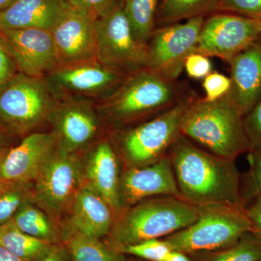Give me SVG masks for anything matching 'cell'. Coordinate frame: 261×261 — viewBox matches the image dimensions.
<instances>
[{
	"mask_svg": "<svg viewBox=\"0 0 261 261\" xmlns=\"http://www.w3.org/2000/svg\"><path fill=\"white\" fill-rule=\"evenodd\" d=\"M231 87L226 95L247 114L261 97V38L230 62Z\"/></svg>",
	"mask_w": 261,
	"mask_h": 261,
	"instance_id": "obj_19",
	"label": "cell"
},
{
	"mask_svg": "<svg viewBox=\"0 0 261 261\" xmlns=\"http://www.w3.org/2000/svg\"><path fill=\"white\" fill-rule=\"evenodd\" d=\"M58 147V136L54 130L25 136L18 145L8 151L2 167L1 181L34 183Z\"/></svg>",
	"mask_w": 261,
	"mask_h": 261,
	"instance_id": "obj_17",
	"label": "cell"
},
{
	"mask_svg": "<svg viewBox=\"0 0 261 261\" xmlns=\"http://www.w3.org/2000/svg\"><path fill=\"white\" fill-rule=\"evenodd\" d=\"M20 73L46 77L59 65L50 31L39 29L0 31Z\"/></svg>",
	"mask_w": 261,
	"mask_h": 261,
	"instance_id": "obj_14",
	"label": "cell"
},
{
	"mask_svg": "<svg viewBox=\"0 0 261 261\" xmlns=\"http://www.w3.org/2000/svg\"><path fill=\"white\" fill-rule=\"evenodd\" d=\"M32 202L34 183L0 181V225L8 224L19 211Z\"/></svg>",
	"mask_w": 261,
	"mask_h": 261,
	"instance_id": "obj_28",
	"label": "cell"
},
{
	"mask_svg": "<svg viewBox=\"0 0 261 261\" xmlns=\"http://www.w3.org/2000/svg\"><path fill=\"white\" fill-rule=\"evenodd\" d=\"M197 217V206L184 199L151 197L123 211L113 225V240L122 246L169 236L193 224Z\"/></svg>",
	"mask_w": 261,
	"mask_h": 261,
	"instance_id": "obj_4",
	"label": "cell"
},
{
	"mask_svg": "<svg viewBox=\"0 0 261 261\" xmlns=\"http://www.w3.org/2000/svg\"><path fill=\"white\" fill-rule=\"evenodd\" d=\"M244 124L251 149L261 147V97L251 111L244 116Z\"/></svg>",
	"mask_w": 261,
	"mask_h": 261,
	"instance_id": "obj_33",
	"label": "cell"
},
{
	"mask_svg": "<svg viewBox=\"0 0 261 261\" xmlns=\"http://www.w3.org/2000/svg\"><path fill=\"white\" fill-rule=\"evenodd\" d=\"M197 97L190 89L166 111L135 126L118 130L117 146L130 168L148 166L167 154L181 134L179 126L182 115Z\"/></svg>",
	"mask_w": 261,
	"mask_h": 261,
	"instance_id": "obj_6",
	"label": "cell"
},
{
	"mask_svg": "<svg viewBox=\"0 0 261 261\" xmlns=\"http://www.w3.org/2000/svg\"><path fill=\"white\" fill-rule=\"evenodd\" d=\"M248 153L250 167L240 178V192L247 205L261 196V147Z\"/></svg>",
	"mask_w": 261,
	"mask_h": 261,
	"instance_id": "obj_29",
	"label": "cell"
},
{
	"mask_svg": "<svg viewBox=\"0 0 261 261\" xmlns=\"http://www.w3.org/2000/svg\"><path fill=\"white\" fill-rule=\"evenodd\" d=\"M49 121L58 145L70 152H77L92 143L100 128L97 108L92 100L82 97L60 98Z\"/></svg>",
	"mask_w": 261,
	"mask_h": 261,
	"instance_id": "obj_13",
	"label": "cell"
},
{
	"mask_svg": "<svg viewBox=\"0 0 261 261\" xmlns=\"http://www.w3.org/2000/svg\"><path fill=\"white\" fill-rule=\"evenodd\" d=\"M164 261H192L187 256V254L184 252L172 250Z\"/></svg>",
	"mask_w": 261,
	"mask_h": 261,
	"instance_id": "obj_40",
	"label": "cell"
},
{
	"mask_svg": "<svg viewBox=\"0 0 261 261\" xmlns=\"http://www.w3.org/2000/svg\"><path fill=\"white\" fill-rule=\"evenodd\" d=\"M9 147H0V181H1V171L2 167H3V163H4L5 157H6L7 154H8V151H9Z\"/></svg>",
	"mask_w": 261,
	"mask_h": 261,
	"instance_id": "obj_42",
	"label": "cell"
},
{
	"mask_svg": "<svg viewBox=\"0 0 261 261\" xmlns=\"http://www.w3.org/2000/svg\"><path fill=\"white\" fill-rule=\"evenodd\" d=\"M184 70L194 80H202L212 72L210 58L199 53H193L187 57Z\"/></svg>",
	"mask_w": 261,
	"mask_h": 261,
	"instance_id": "obj_34",
	"label": "cell"
},
{
	"mask_svg": "<svg viewBox=\"0 0 261 261\" xmlns=\"http://www.w3.org/2000/svg\"><path fill=\"white\" fill-rule=\"evenodd\" d=\"M244 116L227 95L215 101L197 97L182 115L180 133L211 153L236 161L252 149Z\"/></svg>",
	"mask_w": 261,
	"mask_h": 261,
	"instance_id": "obj_2",
	"label": "cell"
},
{
	"mask_svg": "<svg viewBox=\"0 0 261 261\" xmlns=\"http://www.w3.org/2000/svg\"><path fill=\"white\" fill-rule=\"evenodd\" d=\"M69 257L66 247L55 245L50 253L42 261H68Z\"/></svg>",
	"mask_w": 261,
	"mask_h": 261,
	"instance_id": "obj_38",
	"label": "cell"
},
{
	"mask_svg": "<svg viewBox=\"0 0 261 261\" xmlns=\"http://www.w3.org/2000/svg\"><path fill=\"white\" fill-rule=\"evenodd\" d=\"M84 181L83 163L76 152L58 145L34 181V202L58 218L70 208Z\"/></svg>",
	"mask_w": 261,
	"mask_h": 261,
	"instance_id": "obj_8",
	"label": "cell"
},
{
	"mask_svg": "<svg viewBox=\"0 0 261 261\" xmlns=\"http://www.w3.org/2000/svg\"><path fill=\"white\" fill-rule=\"evenodd\" d=\"M10 224L20 231L39 240L51 244L58 241V233L56 226L46 214L45 211L32 202L24 206L15 215Z\"/></svg>",
	"mask_w": 261,
	"mask_h": 261,
	"instance_id": "obj_25",
	"label": "cell"
},
{
	"mask_svg": "<svg viewBox=\"0 0 261 261\" xmlns=\"http://www.w3.org/2000/svg\"><path fill=\"white\" fill-rule=\"evenodd\" d=\"M59 65L97 59L95 19L71 6L50 31Z\"/></svg>",
	"mask_w": 261,
	"mask_h": 261,
	"instance_id": "obj_15",
	"label": "cell"
},
{
	"mask_svg": "<svg viewBox=\"0 0 261 261\" xmlns=\"http://www.w3.org/2000/svg\"><path fill=\"white\" fill-rule=\"evenodd\" d=\"M65 241L72 261H126L124 254L106 246L99 239L73 233Z\"/></svg>",
	"mask_w": 261,
	"mask_h": 261,
	"instance_id": "obj_26",
	"label": "cell"
},
{
	"mask_svg": "<svg viewBox=\"0 0 261 261\" xmlns=\"http://www.w3.org/2000/svg\"><path fill=\"white\" fill-rule=\"evenodd\" d=\"M0 226H1V225H0Z\"/></svg>",
	"mask_w": 261,
	"mask_h": 261,
	"instance_id": "obj_45",
	"label": "cell"
},
{
	"mask_svg": "<svg viewBox=\"0 0 261 261\" xmlns=\"http://www.w3.org/2000/svg\"><path fill=\"white\" fill-rule=\"evenodd\" d=\"M113 211L106 200L84 182L70 208L65 238L73 233L100 239L113 227Z\"/></svg>",
	"mask_w": 261,
	"mask_h": 261,
	"instance_id": "obj_18",
	"label": "cell"
},
{
	"mask_svg": "<svg viewBox=\"0 0 261 261\" xmlns=\"http://www.w3.org/2000/svg\"><path fill=\"white\" fill-rule=\"evenodd\" d=\"M192 255L200 261H261V238L254 231H247L231 246Z\"/></svg>",
	"mask_w": 261,
	"mask_h": 261,
	"instance_id": "obj_27",
	"label": "cell"
},
{
	"mask_svg": "<svg viewBox=\"0 0 261 261\" xmlns=\"http://www.w3.org/2000/svg\"><path fill=\"white\" fill-rule=\"evenodd\" d=\"M97 60L125 75L143 69L147 65V47L137 40L121 1L95 20Z\"/></svg>",
	"mask_w": 261,
	"mask_h": 261,
	"instance_id": "obj_9",
	"label": "cell"
},
{
	"mask_svg": "<svg viewBox=\"0 0 261 261\" xmlns=\"http://www.w3.org/2000/svg\"><path fill=\"white\" fill-rule=\"evenodd\" d=\"M205 17L156 28L147 44V65L168 80H178L187 57L196 53Z\"/></svg>",
	"mask_w": 261,
	"mask_h": 261,
	"instance_id": "obj_10",
	"label": "cell"
},
{
	"mask_svg": "<svg viewBox=\"0 0 261 261\" xmlns=\"http://www.w3.org/2000/svg\"><path fill=\"white\" fill-rule=\"evenodd\" d=\"M167 154L184 200L196 206L221 203L246 207L234 160L211 153L181 134Z\"/></svg>",
	"mask_w": 261,
	"mask_h": 261,
	"instance_id": "obj_1",
	"label": "cell"
},
{
	"mask_svg": "<svg viewBox=\"0 0 261 261\" xmlns=\"http://www.w3.org/2000/svg\"><path fill=\"white\" fill-rule=\"evenodd\" d=\"M118 251L149 261H164L172 251L167 243L159 239L145 240L134 245L118 246Z\"/></svg>",
	"mask_w": 261,
	"mask_h": 261,
	"instance_id": "obj_30",
	"label": "cell"
},
{
	"mask_svg": "<svg viewBox=\"0 0 261 261\" xmlns=\"http://www.w3.org/2000/svg\"><path fill=\"white\" fill-rule=\"evenodd\" d=\"M261 20L232 13H219L205 19L196 53L232 61L252 43L260 39Z\"/></svg>",
	"mask_w": 261,
	"mask_h": 261,
	"instance_id": "obj_11",
	"label": "cell"
},
{
	"mask_svg": "<svg viewBox=\"0 0 261 261\" xmlns=\"http://www.w3.org/2000/svg\"><path fill=\"white\" fill-rule=\"evenodd\" d=\"M16 0H0V12L13 4Z\"/></svg>",
	"mask_w": 261,
	"mask_h": 261,
	"instance_id": "obj_43",
	"label": "cell"
},
{
	"mask_svg": "<svg viewBox=\"0 0 261 261\" xmlns=\"http://www.w3.org/2000/svg\"><path fill=\"white\" fill-rule=\"evenodd\" d=\"M59 99L45 77L18 72L0 91V121L13 135H28L49 121Z\"/></svg>",
	"mask_w": 261,
	"mask_h": 261,
	"instance_id": "obj_7",
	"label": "cell"
},
{
	"mask_svg": "<svg viewBox=\"0 0 261 261\" xmlns=\"http://www.w3.org/2000/svg\"><path fill=\"white\" fill-rule=\"evenodd\" d=\"M260 37H261V28H260Z\"/></svg>",
	"mask_w": 261,
	"mask_h": 261,
	"instance_id": "obj_44",
	"label": "cell"
},
{
	"mask_svg": "<svg viewBox=\"0 0 261 261\" xmlns=\"http://www.w3.org/2000/svg\"><path fill=\"white\" fill-rule=\"evenodd\" d=\"M0 245L25 261H42L55 244L39 240L10 224L0 226Z\"/></svg>",
	"mask_w": 261,
	"mask_h": 261,
	"instance_id": "obj_22",
	"label": "cell"
},
{
	"mask_svg": "<svg viewBox=\"0 0 261 261\" xmlns=\"http://www.w3.org/2000/svg\"><path fill=\"white\" fill-rule=\"evenodd\" d=\"M160 2L161 0H121L134 35L146 47L157 28Z\"/></svg>",
	"mask_w": 261,
	"mask_h": 261,
	"instance_id": "obj_24",
	"label": "cell"
},
{
	"mask_svg": "<svg viewBox=\"0 0 261 261\" xmlns=\"http://www.w3.org/2000/svg\"><path fill=\"white\" fill-rule=\"evenodd\" d=\"M10 135H13V134L10 133L9 130L0 121V147H8L6 144L9 140Z\"/></svg>",
	"mask_w": 261,
	"mask_h": 261,
	"instance_id": "obj_41",
	"label": "cell"
},
{
	"mask_svg": "<svg viewBox=\"0 0 261 261\" xmlns=\"http://www.w3.org/2000/svg\"><path fill=\"white\" fill-rule=\"evenodd\" d=\"M217 12L261 20V0H220Z\"/></svg>",
	"mask_w": 261,
	"mask_h": 261,
	"instance_id": "obj_31",
	"label": "cell"
},
{
	"mask_svg": "<svg viewBox=\"0 0 261 261\" xmlns=\"http://www.w3.org/2000/svg\"><path fill=\"white\" fill-rule=\"evenodd\" d=\"M70 7L65 0H16L0 12V31L22 29L51 31Z\"/></svg>",
	"mask_w": 261,
	"mask_h": 261,
	"instance_id": "obj_20",
	"label": "cell"
},
{
	"mask_svg": "<svg viewBox=\"0 0 261 261\" xmlns=\"http://www.w3.org/2000/svg\"><path fill=\"white\" fill-rule=\"evenodd\" d=\"M246 214L251 222L254 232L261 238V196L247 204Z\"/></svg>",
	"mask_w": 261,
	"mask_h": 261,
	"instance_id": "obj_37",
	"label": "cell"
},
{
	"mask_svg": "<svg viewBox=\"0 0 261 261\" xmlns=\"http://www.w3.org/2000/svg\"><path fill=\"white\" fill-rule=\"evenodd\" d=\"M190 226L166 237L171 250L186 254L217 251L231 246L247 231H254L246 207L227 204L199 205Z\"/></svg>",
	"mask_w": 261,
	"mask_h": 261,
	"instance_id": "obj_5",
	"label": "cell"
},
{
	"mask_svg": "<svg viewBox=\"0 0 261 261\" xmlns=\"http://www.w3.org/2000/svg\"><path fill=\"white\" fill-rule=\"evenodd\" d=\"M18 72L6 42L0 34V91Z\"/></svg>",
	"mask_w": 261,
	"mask_h": 261,
	"instance_id": "obj_36",
	"label": "cell"
},
{
	"mask_svg": "<svg viewBox=\"0 0 261 261\" xmlns=\"http://www.w3.org/2000/svg\"><path fill=\"white\" fill-rule=\"evenodd\" d=\"M126 75L94 59L59 65L45 78L59 98L101 100L114 92Z\"/></svg>",
	"mask_w": 261,
	"mask_h": 261,
	"instance_id": "obj_12",
	"label": "cell"
},
{
	"mask_svg": "<svg viewBox=\"0 0 261 261\" xmlns=\"http://www.w3.org/2000/svg\"><path fill=\"white\" fill-rule=\"evenodd\" d=\"M157 196L182 198L168 154L148 166L129 168L120 178L122 211L141 201Z\"/></svg>",
	"mask_w": 261,
	"mask_h": 261,
	"instance_id": "obj_16",
	"label": "cell"
},
{
	"mask_svg": "<svg viewBox=\"0 0 261 261\" xmlns=\"http://www.w3.org/2000/svg\"><path fill=\"white\" fill-rule=\"evenodd\" d=\"M71 6L88 13L94 19L107 13L121 0H65Z\"/></svg>",
	"mask_w": 261,
	"mask_h": 261,
	"instance_id": "obj_35",
	"label": "cell"
},
{
	"mask_svg": "<svg viewBox=\"0 0 261 261\" xmlns=\"http://www.w3.org/2000/svg\"><path fill=\"white\" fill-rule=\"evenodd\" d=\"M190 89L185 82L166 80L145 68L127 75L114 92L99 100L97 110L115 126H125L163 113Z\"/></svg>",
	"mask_w": 261,
	"mask_h": 261,
	"instance_id": "obj_3",
	"label": "cell"
},
{
	"mask_svg": "<svg viewBox=\"0 0 261 261\" xmlns=\"http://www.w3.org/2000/svg\"><path fill=\"white\" fill-rule=\"evenodd\" d=\"M0 261H25L0 245Z\"/></svg>",
	"mask_w": 261,
	"mask_h": 261,
	"instance_id": "obj_39",
	"label": "cell"
},
{
	"mask_svg": "<svg viewBox=\"0 0 261 261\" xmlns=\"http://www.w3.org/2000/svg\"><path fill=\"white\" fill-rule=\"evenodd\" d=\"M202 87L206 100H217L227 94L231 87V80L219 72H211L203 79Z\"/></svg>",
	"mask_w": 261,
	"mask_h": 261,
	"instance_id": "obj_32",
	"label": "cell"
},
{
	"mask_svg": "<svg viewBox=\"0 0 261 261\" xmlns=\"http://www.w3.org/2000/svg\"><path fill=\"white\" fill-rule=\"evenodd\" d=\"M220 0H161L157 28L217 12Z\"/></svg>",
	"mask_w": 261,
	"mask_h": 261,
	"instance_id": "obj_23",
	"label": "cell"
},
{
	"mask_svg": "<svg viewBox=\"0 0 261 261\" xmlns=\"http://www.w3.org/2000/svg\"><path fill=\"white\" fill-rule=\"evenodd\" d=\"M84 170V178L89 186L102 196L114 212H122L120 198L119 166L114 148L108 141L94 147Z\"/></svg>",
	"mask_w": 261,
	"mask_h": 261,
	"instance_id": "obj_21",
	"label": "cell"
}]
</instances>
